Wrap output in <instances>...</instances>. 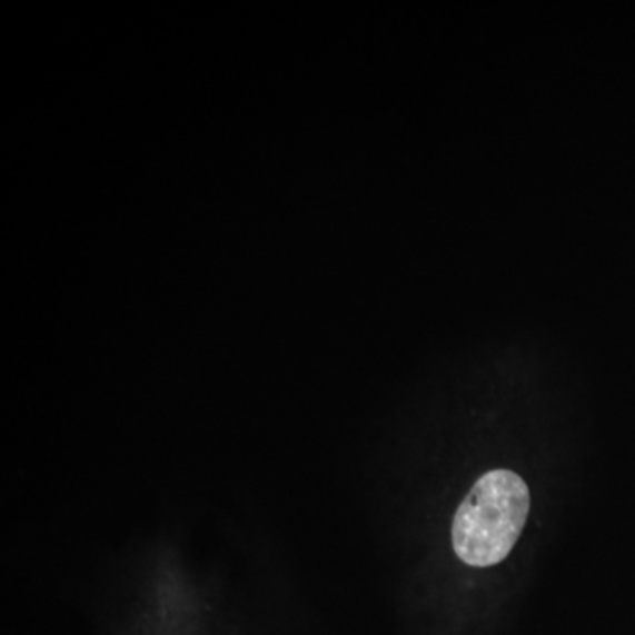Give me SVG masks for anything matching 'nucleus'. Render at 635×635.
I'll return each mask as SVG.
<instances>
[{
	"label": "nucleus",
	"mask_w": 635,
	"mask_h": 635,
	"mask_svg": "<svg viewBox=\"0 0 635 635\" xmlns=\"http://www.w3.org/2000/svg\"><path fill=\"white\" fill-rule=\"evenodd\" d=\"M529 489L510 469L478 478L457 508L453 546L469 567L487 568L507 559L529 516Z\"/></svg>",
	"instance_id": "nucleus-1"
}]
</instances>
